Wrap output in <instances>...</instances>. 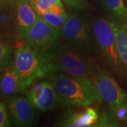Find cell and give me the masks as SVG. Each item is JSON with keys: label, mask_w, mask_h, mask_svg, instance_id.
<instances>
[{"label": "cell", "mask_w": 127, "mask_h": 127, "mask_svg": "<svg viewBox=\"0 0 127 127\" xmlns=\"http://www.w3.org/2000/svg\"><path fill=\"white\" fill-rule=\"evenodd\" d=\"M11 123L9 121V115L6 109L4 103L0 100V127H10Z\"/></svg>", "instance_id": "cell-19"}, {"label": "cell", "mask_w": 127, "mask_h": 127, "mask_svg": "<svg viewBox=\"0 0 127 127\" xmlns=\"http://www.w3.org/2000/svg\"><path fill=\"white\" fill-rule=\"evenodd\" d=\"M91 29L97 47L110 67L120 71L122 63L119 55L115 32L110 21L103 18H95Z\"/></svg>", "instance_id": "cell-6"}, {"label": "cell", "mask_w": 127, "mask_h": 127, "mask_svg": "<svg viewBox=\"0 0 127 127\" xmlns=\"http://www.w3.org/2000/svg\"><path fill=\"white\" fill-rule=\"evenodd\" d=\"M102 100L109 108L127 103V94L113 78L102 69H97L94 80Z\"/></svg>", "instance_id": "cell-7"}, {"label": "cell", "mask_w": 127, "mask_h": 127, "mask_svg": "<svg viewBox=\"0 0 127 127\" xmlns=\"http://www.w3.org/2000/svg\"><path fill=\"white\" fill-rule=\"evenodd\" d=\"M1 76L0 75V81H1Z\"/></svg>", "instance_id": "cell-22"}, {"label": "cell", "mask_w": 127, "mask_h": 127, "mask_svg": "<svg viewBox=\"0 0 127 127\" xmlns=\"http://www.w3.org/2000/svg\"><path fill=\"white\" fill-rule=\"evenodd\" d=\"M48 76L62 105L88 106L102 100L92 79L73 77L63 72L50 73Z\"/></svg>", "instance_id": "cell-1"}, {"label": "cell", "mask_w": 127, "mask_h": 127, "mask_svg": "<svg viewBox=\"0 0 127 127\" xmlns=\"http://www.w3.org/2000/svg\"><path fill=\"white\" fill-rule=\"evenodd\" d=\"M28 1H29L32 5L33 4L35 3V0H28Z\"/></svg>", "instance_id": "cell-21"}, {"label": "cell", "mask_w": 127, "mask_h": 127, "mask_svg": "<svg viewBox=\"0 0 127 127\" xmlns=\"http://www.w3.org/2000/svg\"><path fill=\"white\" fill-rule=\"evenodd\" d=\"M63 39L62 32L51 26L38 15L26 39V45L39 55L52 59Z\"/></svg>", "instance_id": "cell-4"}, {"label": "cell", "mask_w": 127, "mask_h": 127, "mask_svg": "<svg viewBox=\"0 0 127 127\" xmlns=\"http://www.w3.org/2000/svg\"><path fill=\"white\" fill-rule=\"evenodd\" d=\"M109 113L116 121L127 123V103L109 108Z\"/></svg>", "instance_id": "cell-18"}, {"label": "cell", "mask_w": 127, "mask_h": 127, "mask_svg": "<svg viewBox=\"0 0 127 127\" xmlns=\"http://www.w3.org/2000/svg\"><path fill=\"white\" fill-rule=\"evenodd\" d=\"M103 2L116 20L127 26V7L124 0H103Z\"/></svg>", "instance_id": "cell-14"}, {"label": "cell", "mask_w": 127, "mask_h": 127, "mask_svg": "<svg viewBox=\"0 0 127 127\" xmlns=\"http://www.w3.org/2000/svg\"><path fill=\"white\" fill-rule=\"evenodd\" d=\"M8 108L13 123L18 127H30L36 122V108L28 99L11 97L8 101Z\"/></svg>", "instance_id": "cell-9"}, {"label": "cell", "mask_w": 127, "mask_h": 127, "mask_svg": "<svg viewBox=\"0 0 127 127\" xmlns=\"http://www.w3.org/2000/svg\"><path fill=\"white\" fill-rule=\"evenodd\" d=\"M62 35L65 42L88 55L95 51L97 45L91 27L86 19L78 13L68 16L62 28Z\"/></svg>", "instance_id": "cell-5"}, {"label": "cell", "mask_w": 127, "mask_h": 127, "mask_svg": "<svg viewBox=\"0 0 127 127\" xmlns=\"http://www.w3.org/2000/svg\"><path fill=\"white\" fill-rule=\"evenodd\" d=\"M109 21L115 32L119 58L127 71V26L117 20Z\"/></svg>", "instance_id": "cell-12"}, {"label": "cell", "mask_w": 127, "mask_h": 127, "mask_svg": "<svg viewBox=\"0 0 127 127\" xmlns=\"http://www.w3.org/2000/svg\"><path fill=\"white\" fill-rule=\"evenodd\" d=\"M32 6L39 16L47 11L58 12L65 11L61 0H35Z\"/></svg>", "instance_id": "cell-16"}, {"label": "cell", "mask_w": 127, "mask_h": 127, "mask_svg": "<svg viewBox=\"0 0 127 127\" xmlns=\"http://www.w3.org/2000/svg\"><path fill=\"white\" fill-rule=\"evenodd\" d=\"M13 69L18 75L21 92L35 79L56 72L52 59L39 55L26 45L18 47L14 53Z\"/></svg>", "instance_id": "cell-2"}, {"label": "cell", "mask_w": 127, "mask_h": 127, "mask_svg": "<svg viewBox=\"0 0 127 127\" xmlns=\"http://www.w3.org/2000/svg\"><path fill=\"white\" fill-rule=\"evenodd\" d=\"M98 120L99 116L97 111L93 108L88 107L79 113L68 117L63 123V126L68 127H96Z\"/></svg>", "instance_id": "cell-11"}, {"label": "cell", "mask_w": 127, "mask_h": 127, "mask_svg": "<svg viewBox=\"0 0 127 127\" xmlns=\"http://www.w3.org/2000/svg\"><path fill=\"white\" fill-rule=\"evenodd\" d=\"M0 91L4 97H11L18 92H21L18 75L13 68L7 69L1 76Z\"/></svg>", "instance_id": "cell-13"}, {"label": "cell", "mask_w": 127, "mask_h": 127, "mask_svg": "<svg viewBox=\"0 0 127 127\" xmlns=\"http://www.w3.org/2000/svg\"><path fill=\"white\" fill-rule=\"evenodd\" d=\"M40 16L46 23L62 32L64 26L69 16L66 11L62 12L47 11L40 15Z\"/></svg>", "instance_id": "cell-15"}, {"label": "cell", "mask_w": 127, "mask_h": 127, "mask_svg": "<svg viewBox=\"0 0 127 127\" xmlns=\"http://www.w3.org/2000/svg\"><path fill=\"white\" fill-rule=\"evenodd\" d=\"M87 55L66 42H61L55 50L52 62L56 72L61 71L73 77L93 79L97 69Z\"/></svg>", "instance_id": "cell-3"}, {"label": "cell", "mask_w": 127, "mask_h": 127, "mask_svg": "<svg viewBox=\"0 0 127 127\" xmlns=\"http://www.w3.org/2000/svg\"><path fill=\"white\" fill-rule=\"evenodd\" d=\"M13 50L4 42L0 41V68L8 66L11 61Z\"/></svg>", "instance_id": "cell-17"}, {"label": "cell", "mask_w": 127, "mask_h": 127, "mask_svg": "<svg viewBox=\"0 0 127 127\" xmlns=\"http://www.w3.org/2000/svg\"><path fill=\"white\" fill-rule=\"evenodd\" d=\"M28 99L37 109L45 112L59 104L52 81H43L35 84L28 93Z\"/></svg>", "instance_id": "cell-8"}, {"label": "cell", "mask_w": 127, "mask_h": 127, "mask_svg": "<svg viewBox=\"0 0 127 127\" xmlns=\"http://www.w3.org/2000/svg\"><path fill=\"white\" fill-rule=\"evenodd\" d=\"M0 6H1V0H0Z\"/></svg>", "instance_id": "cell-23"}, {"label": "cell", "mask_w": 127, "mask_h": 127, "mask_svg": "<svg viewBox=\"0 0 127 127\" xmlns=\"http://www.w3.org/2000/svg\"><path fill=\"white\" fill-rule=\"evenodd\" d=\"M16 33L19 40L26 41L28 33L35 23L38 14L28 0L15 1Z\"/></svg>", "instance_id": "cell-10"}, {"label": "cell", "mask_w": 127, "mask_h": 127, "mask_svg": "<svg viewBox=\"0 0 127 127\" xmlns=\"http://www.w3.org/2000/svg\"><path fill=\"white\" fill-rule=\"evenodd\" d=\"M64 1L70 6L75 9H83L86 8V4L83 0H63Z\"/></svg>", "instance_id": "cell-20"}]
</instances>
